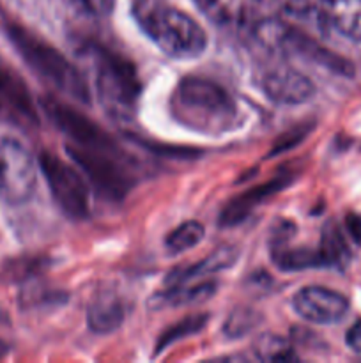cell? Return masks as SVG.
Here are the masks:
<instances>
[{
    "label": "cell",
    "mask_w": 361,
    "mask_h": 363,
    "mask_svg": "<svg viewBox=\"0 0 361 363\" xmlns=\"http://www.w3.org/2000/svg\"><path fill=\"white\" fill-rule=\"evenodd\" d=\"M170 113L180 126L219 137L237 130L241 110L236 98L218 82L184 77L170 96Z\"/></svg>",
    "instance_id": "obj_1"
},
{
    "label": "cell",
    "mask_w": 361,
    "mask_h": 363,
    "mask_svg": "<svg viewBox=\"0 0 361 363\" xmlns=\"http://www.w3.org/2000/svg\"><path fill=\"white\" fill-rule=\"evenodd\" d=\"M133 16L145 35L172 59H195L207 48L202 25L163 0H134Z\"/></svg>",
    "instance_id": "obj_2"
},
{
    "label": "cell",
    "mask_w": 361,
    "mask_h": 363,
    "mask_svg": "<svg viewBox=\"0 0 361 363\" xmlns=\"http://www.w3.org/2000/svg\"><path fill=\"white\" fill-rule=\"evenodd\" d=\"M9 38L35 73L41 74L60 92L71 96L78 103L84 105L91 103V91L84 74L55 46L16 25L9 28Z\"/></svg>",
    "instance_id": "obj_3"
},
{
    "label": "cell",
    "mask_w": 361,
    "mask_h": 363,
    "mask_svg": "<svg viewBox=\"0 0 361 363\" xmlns=\"http://www.w3.org/2000/svg\"><path fill=\"white\" fill-rule=\"evenodd\" d=\"M96 91L106 112L117 119H130L140 96V82L126 57L103 46H94Z\"/></svg>",
    "instance_id": "obj_4"
},
{
    "label": "cell",
    "mask_w": 361,
    "mask_h": 363,
    "mask_svg": "<svg viewBox=\"0 0 361 363\" xmlns=\"http://www.w3.org/2000/svg\"><path fill=\"white\" fill-rule=\"evenodd\" d=\"M257 39L268 48L296 53V55L303 57L317 66L326 67L340 77H353L354 74V64L349 59L329 50L328 46L319 43L306 32L282 23L278 20L260 21L257 25Z\"/></svg>",
    "instance_id": "obj_5"
},
{
    "label": "cell",
    "mask_w": 361,
    "mask_h": 363,
    "mask_svg": "<svg viewBox=\"0 0 361 363\" xmlns=\"http://www.w3.org/2000/svg\"><path fill=\"white\" fill-rule=\"evenodd\" d=\"M39 169L59 208L74 220L87 218L91 213V194L84 174L48 151H42L39 156Z\"/></svg>",
    "instance_id": "obj_6"
},
{
    "label": "cell",
    "mask_w": 361,
    "mask_h": 363,
    "mask_svg": "<svg viewBox=\"0 0 361 363\" xmlns=\"http://www.w3.org/2000/svg\"><path fill=\"white\" fill-rule=\"evenodd\" d=\"M38 165L18 140L0 137V199L7 204H23L34 195Z\"/></svg>",
    "instance_id": "obj_7"
},
{
    "label": "cell",
    "mask_w": 361,
    "mask_h": 363,
    "mask_svg": "<svg viewBox=\"0 0 361 363\" xmlns=\"http://www.w3.org/2000/svg\"><path fill=\"white\" fill-rule=\"evenodd\" d=\"M67 151L78 169L101 194L108 195L110 199H122L133 184L126 169L117 163L115 156L119 152L85 149L78 145H67Z\"/></svg>",
    "instance_id": "obj_8"
},
{
    "label": "cell",
    "mask_w": 361,
    "mask_h": 363,
    "mask_svg": "<svg viewBox=\"0 0 361 363\" xmlns=\"http://www.w3.org/2000/svg\"><path fill=\"white\" fill-rule=\"evenodd\" d=\"M41 106L46 116L57 124V128L64 131L78 147L119 152L110 135L80 110L55 98H42Z\"/></svg>",
    "instance_id": "obj_9"
},
{
    "label": "cell",
    "mask_w": 361,
    "mask_h": 363,
    "mask_svg": "<svg viewBox=\"0 0 361 363\" xmlns=\"http://www.w3.org/2000/svg\"><path fill=\"white\" fill-rule=\"evenodd\" d=\"M294 311L314 325H336L349 314V300L336 291L321 286L303 287L292 300Z\"/></svg>",
    "instance_id": "obj_10"
},
{
    "label": "cell",
    "mask_w": 361,
    "mask_h": 363,
    "mask_svg": "<svg viewBox=\"0 0 361 363\" xmlns=\"http://www.w3.org/2000/svg\"><path fill=\"white\" fill-rule=\"evenodd\" d=\"M264 94L276 105H303L315 96V85L306 74L290 66H275L260 78Z\"/></svg>",
    "instance_id": "obj_11"
},
{
    "label": "cell",
    "mask_w": 361,
    "mask_h": 363,
    "mask_svg": "<svg viewBox=\"0 0 361 363\" xmlns=\"http://www.w3.org/2000/svg\"><path fill=\"white\" fill-rule=\"evenodd\" d=\"M292 181V176H276L273 177L268 183L257 184V186L250 188L248 191H244L239 197L232 199L225 208L222 209V215H219V225L223 227H232L237 223L243 222L258 204H262L264 201L271 199L273 195L280 194L282 190H285L287 186Z\"/></svg>",
    "instance_id": "obj_12"
},
{
    "label": "cell",
    "mask_w": 361,
    "mask_h": 363,
    "mask_svg": "<svg viewBox=\"0 0 361 363\" xmlns=\"http://www.w3.org/2000/svg\"><path fill=\"white\" fill-rule=\"evenodd\" d=\"M126 319L122 298L113 289L98 291L87 308V325L98 335H108L120 328Z\"/></svg>",
    "instance_id": "obj_13"
},
{
    "label": "cell",
    "mask_w": 361,
    "mask_h": 363,
    "mask_svg": "<svg viewBox=\"0 0 361 363\" xmlns=\"http://www.w3.org/2000/svg\"><path fill=\"white\" fill-rule=\"evenodd\" d=\"M218 284L216 282H200L195 286H186V284H177V286H168L166 291H159L154 296L149 298V308H177L186 307V305H200L204 301L211 300L216 294Z\"/></svg>",
    "instance_id": "obj_14"
},
{
    "label": "cell",
    "mask_w": 361,
    "mask_h": 363,
    "mask_svg": "<svg viewBox=\"0 0 361 363\" xmlns=\"http://www.w3.org/2000/svg\"><path fill=\"white\" fill-rule=\"evenodd\" d=\"M322 18L338 34L361 43V0H322Z\"/></svg>",
    "instance_id": "obj_15"
},
{
    "label": "cell",
    "mask_w": 361,
    "mask_h": 363,
    "mask_svg": "<svg viewBox=\"0 0 361 363\" xmlns=\"http://www.w3.org/2000/svg\"><path fill=\"white\" fill-rule=\"evenodd\" d=\"M0 103H6L18 116L38 124V110L32 103L27 85L6 64H0Z\"/></svg>",
    "instance_id": "obj_16"
},
{
    "label": "cell",
    "mask_w": 361,
    "mask_h": 363,
    "mask_svg": "<svg viewBox=\"0 0 361 363\" xmlns=\"http://www.w3.org/2000/svg\"><path fill=\"white\" fill-rule=\"evenodd\" d=\"M239 257V250L236 247H222L212 252L205 259L198 261L197 264L188 266V268H179L166 277V286H177V284H186L197 277L214 275V273L223 272L230 268Z\"/></svg>",
    "instance_id": "obj_17"
},
{
    "label": "cell",
    "mask_w": 361,
    "mask_h": 363,
    "mask_svg": "<svg viewBox=\"0 0 361 363\" xmlns=\"http://www.w3.org/2000/svg\"><path fill=\"white\" fill-rule=\"evenodd\" d=\"M273 261L282 272H303V269L326 268L319 248L296 247L290 248L285 243L273 245Z\"/></svg>",
    "instance_id": "obj_18"
},
{
    "label": "cell",
    "mask_w": 361,
    "mask_h": 363,
    "mask_svg": "<svg viewBox=\"0 0 361 363\" xmlns=\"http://www.w3.org/2000/svg\"><path fill=\"white\" fill-rule=\"evenodd\" d=\"M326 268H345L350 261V250L342 236V230L333 222L326 223L322 229L321 245H319Z\"/></svg>",
    "instance_id": "obj_19"
},
{
    "label": "cell",
    "mask_w": 361,
    "mask_h": 363,
    "mask_svg": "<svg viewBox=\"0 0 361 363\" xmlns=\"http://www.w3.org/2000/svg\"><path fill=\"white\" fill-rule=\"evenodd\" d=\"M205 236V227L197 220H190L173 229L172 233L166 236L165 248L170 255H179L183 252H188L190 248L197 247Z\"/></svg>",
    "instance_id": "obj_20"
},
{
    "label": "cell",
    "mask_w": 361,
    "mask_h": 363,
    "mask_svg": "<svg viewBox=\"0 0 361 363\" xmlns=\"http://www.w3.org/2000/svg\"><path fill=\"white\" fill-rule=\"evenodd\" d=\"M207 314H193L180 319V321L176 323L173 326H170L168 330H165V332L161 333L159 340L156 342V354L165 351L166 347H170L172 344L179 342L180 339H186V337L195 335V333H198L200 330H204V326L207 325Z\"/></svg>",
    "instance_id": "obj_21"
},
{
    "label": "cell",
    "mask_w": 361,
    "mask_h": 363,
    "mask_svg": "<svg viewBox=\"0 0 361 363\" xmlns=\"http://www.w3.org/2000/svg\"><path fill=\"white\" fill-rule=\"evenodd\" d=\"M253 353L258 360L264 362H292L297 358L289 340L280 335L260 337L255 344Z\"/></svg>",
    "instance_id": "obj_22"
},
{
    "label": "cell",
    "mask_w": 361,
    "mask_h": 363,
    "mask_svg": "<svg viewBox=\"0 0 361 363\" xmlns=\"http://www.w3.org/2000/svg\"><path fill=\"white\" fill-rule=\"evenodd\" d=\"M198 9L214 23H229L236 18V0H193Z\"/></svg>",
    "instance_id": "obj_23"
},
{
    "label": "cell",
    "mask_w": 361,
    "mask_h": 363,
    "mask_svg": "<svg viewBox=\"0 0 361 363\" xmlns=\"http://www.w3.org/2000/svg\"><path fill=\"white\" fill-rule=\"evenodd\" d=\"M258 315L253 311H248V308H236L232 312L229 319H227L225 325V333L227 337L234 339V337H243L244 333H248L250 330H253L258 325Z\"/></svg>",
    "instance_id": "obj_24"
},
{
    "label": "cell",
    "mask_w": 361,
    "mask_h": 363,
    "mask_svg": "<svg viewBox=\"0 0 361 363\" xmlns=\"http://www.w3.org/2000/svg\"><path fill=\"white\" fill-rule=\"evenodd\" d=\"M308 131H310V128H308V126H299V128H294V130H290L289 133L282 135V137H280V140H278V144L273 147L271 156L278 155V152H283L285 149H290V147H294V145L299 144V142L303 140L304 137H306Z\"/></svg>",
    "instance_id": "obj_25"
},
{
    "label": "cell",
    "mask_w": 361,
    "mask_h": 363,
    "mask_svg": "<svg viewBox=\"0 0 361 363\" xmlns=\"http://www.w3.org/2000/svg\"><path fill=\"white\" fill-rule=\"evenodd\" d=\"M81 6L87 13L96 18H106L112 14L115 0H81Z\"/></svg>",
    "instance_id": "obj_26"
},
{
    "label": "cell",
    "mask_w": 361,
    "mask_h": 363,
    "mask_svg": "<svg viewBox=\"0 0 361 363\" xmlns=\"http://www.w3.org/2000/svg\"><path fill=\"white\" fill-rule=\"evenodd\" d=\"M345 227L354 243L361 247V213H349L345 216Z\"/></svg>",
    "instance_id": "obj_27"
},
{
    "label": "cell",
    "mask_w": 361,
    "mask_h": 363,
    "mask_svg": "<svg viewBox=\"0 0 361 363\" xmlns=\"http://www.w3.org/2000/svg\"><path fill=\"white\" fill-rule=\"evenodd\" d=\"M345 344L354 353L361 354V321L354 323L345 335Z\"/></svg>",
    "instance_id": "obj_28"
},
{
    "label": "cell",
    "mask_w": 361,
    "mask_h": 363,
    "mask_svg": "<svg viewBox=\"0 0 361 363\" xmlns=\"http://www.w3.org/2000/svg\"><path fill=\"white\" fill-rule=\"evenodd\" d=\"M283 7L289 14H296V16H306L310 13V0H282Z\"/></svg>",
    "instance_id": "obj_29"
},
{
    "label": "cell",
    "mask_w": 361,
    "mask_h": 363,
    "mask_svg": "<svg viewBox=\"0 0 361 363\" xmlns=\"http://www.w3.org/2000/svg\"><path fill=\"white\" fill-rule=\"evenodd\" d=\"M0 110H2V103H0Z\"/></svg>",
    "instance_id": "obj_30"
}]
</instances>
